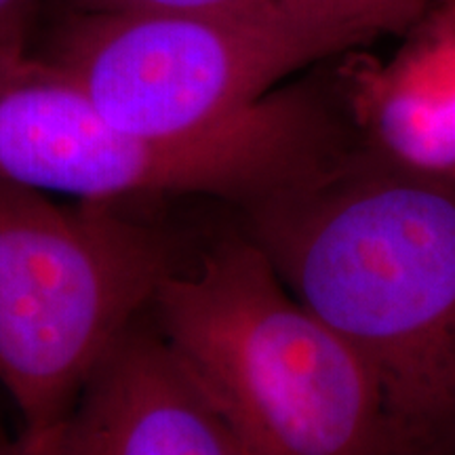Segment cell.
Masks as SVG:
<instances>
[{"label":"cell","mask_w":455,"mask_h":455,"mask_svg":"<svg viewBox=\"0 0 455 455\" xmlns=\"http://www.w3.org/2000/svg\"><path fill=\"white\" fill-rule=\"evenodd\" d=\"M243 221L289 291L365 361L401 455H455V178L356 146Z\"/></svg>","instance_id":"1"},{"label":"cell","mask_w":455,"mask_h":455,"mask_svg":"<svg viewBox=\"0 0 455 455\" xmlns=\"http://www.w3.org/2000/svg\"><path fill=\"white\" fill-rule=\"evenodd\" d=\"M333 61L218 127L158 135L110 121L43 55L0 49V180L98 203L203 195L243 212L358 146Z\"/></svg>","instance_id":"2"},{"label":"cell","mask_w":455,"mask_h":455,"mask_svg":"<svg viewBox=\"0 0 455 455\" xmlns=\"http://www.w3.org/2000/svg\"><path fill=\"white\" fill-rule=\"evenodd\" d=\"M150 312L243 455H401L365 361L243 230L175 266Z\"/></svg>","instance_id":"3"},{"label":"cell","mask_w":455,"mask_h":455,"mask_svg":"<svg viewBox=\"0 0 455 455\" xmlns=\"http://www.w3.org/2000/svg\"><path fill=\"white\" fill-rule=\"evenodd\" d=\"M116 203L61 204L0 180V384L41 441L180 264L156 228Z\"/></svg>","instance_id":"4"},{"label":"cell","mask_w":455,"mask_h":455,"mask_svg":"<svg viewBox=\"0 0 455 455\" xmlns=\"http://www.w3.org/2000/svg\"><path fill=\"white\" fill-rule=\"evenodd\" d=\"M346 53L283 28L184 13L76 11L43 57L121 127L178 135L241 116Z\"/></svg>","instance_id":"5"},{"label":"cell","mask_w":455,"mask_h":455,"mask_svg":"<svg viewBox=\"0 0 455 455\" xmlns=\"http://www.w3.org/2000/svg\"><path fill=\"white\" fill-rule=\"evenodd\" d=\"M21 439V436H20ZM32 455H243L156 327L138 323L95 369Z\"/></svg>","instance_id":"6"},{"label":"cell","mask_w":455,"mask_h":455,"mask_svg":"<svg viewBox=\"0 0 455 455\" xmlns=\"http://www.w3.org/2000/svg\"><path fill=\"white\" fill-rule=\"evenodd\" d=\"M358 146L426 178H455V0H426L395 53L335 60Z\"/></svg>","instance_id":"7"},{"label":"cell","mask_w":455,"mask_h":455,"mask_svg":"<svg viewBox=\"0 0 455 455\" xmlns=\"http://www.w3.org/2000/svg\"><path fill=\"white\" fill-rule=\"evenodd\" d=\"M91 13H184L310 34L355 53L384 38H401L426 0H70Z\"/></svg>","instance_id":"8"},{"label":"cell","mask_w":455,"mask_h":455,"mask_svg":"<svg viewBox=\"0 0 455 455\" xmlns=\"http://www.w3.org/2000/svg\"><path fill=\"white\" fill-rule=\"evenodd\" d=\"M41 0H0V49L28 47V32Z\"/></svg>","instance_id":"9"},{"label":"cell","mask_w":455,"mask_h":455,"mask_svg":"<svg viewBox=\"0 0 455 455\" xmlns=\"http://www.w3.org/2000/svg\"><path fill=\"white\" fill-rule=\"evenodd\" d=\"M0 455H32L24 445V441L17 436V439H11V436L4 432L3 426H0Z\"/></svg>","instance_id":"10"}]
</instances>
